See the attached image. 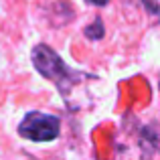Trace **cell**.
I'll list each match as a JSON object with an SVG mask.
<instances>
[{"mask_svg": "<svg viewBox=\"0 0 160 160\" xmlns=\"http://www.w3.org/2000/svg\"><path fill=\"white\" fill-rule=\"evenodd\" d=\"M32 65L43 77H47L49 81H53L59 87L63 95H67L71 91V87L75 83L81 81V75L77 71L69 69L63 63V59L59 57L53 49H49L47 45H37L32 49Z\"/></svg>", "mask_w": 160, "mask_h": 160, "instance_id": "cell-1", "label": "cell"}, {"mask_svg": "<svg viewBox=\"0 0 160 160\" xmlns=\"http://www.w3.org/2000/svg\"><path fill=\"white\" fill-rule=\"evenodd\" d=\"M61 132V122L57 116L43 112H31L18 126V134L32 142H51Z\"/></svg>", "mask_w": 160, "mask_h": 160, "instance_id": "cell-2", "label": "cell"}, {"mask_svg": "<svg viewBox=\"0 0 160 160\" xmlns=\"http://www.w3.org/2000/svg\"><path fill=\"white\" fill-rule=\"evenodd\" d=\"M138 142L144 154H160V124L142 126Z\"/></svg>", "mask_w": 160, "mask_h": 160, "instance_id": "cell-3", "label": "cell"}, {"mask_svg": "<svg viewBox=\"0 0 160 160\" xmlns=\"http://www.w3.org/2000/svg\"><path fill=\"white\" fill-rule=\"evenodd\" d=\"M85 37L91 39V41H99L102 39L103 37V22H102V18H95L93 24H89V27L85 28Z\"/></svg>", "mask_w": 160, "mask_h": 160, "instance_id": "cell-4", "label": "cell"}, {"mask_svg": "<svg viewBox=\"0 0 160 160\" xmlns=\"http://www.w3.org/2000/svg\"><path fill=\"white\" fill-rule=\"evenodd\" d=\"M142 4L146 6V10H148L150 14L156 16L160 20V0H142Z\"/></svg>", "mask_w": 160, "mask_h": 160, "instance_id": "cell-5", "label": "cell"}, {"mask_svg": "<svg viewBox=\"0 0 160 160\" xmlns=\"http://www.w3.org/2000/svg\"><path fill=\"white\" fill-rule=\"evenodd\" d=\"M87 4H93V6H103V4H108L109 0H85Z\"/></svg>", "mask_w": 160, "mask_h": 160, "instance_id": "cell-6", "label": "cell"}]
</instances>
